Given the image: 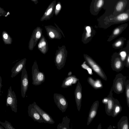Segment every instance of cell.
Instances as JSON below:
<instances>
[{
	"label": "cell",
	"instance_id": "6da1fadb",
	"mask_svg": "<svg viewBox=\"0 0 129 129\" xmlns=\"http://www.w3.org/2000/svg\"><path fill=\"white\" fill-rule=\"evenodd\" d=\"M68 51L64 45L58 46L56 51L54 57V62L58 70L63 68L66 62Z\"/></svg>",
	"mask_w": 129,
	"mask_h": 129
},
{
	"label": "cell",
	"instance_id": "7a4b0ae2",
	"mask_svg": "<svg viewBox=\"0 0 129 129\" xmlns=\"http://www.w3.org/2000/svg\"><path fill=\"white\" fill-rule=\"evenodd\" d=\"M32 84L35 85L41 84L44 82L45 77L44 73L39 71L37 62L35 61L32 67Z\"/></svg>",
	"mask_w": 129,
	"mask_h": 129
},
{
	"label": "cell",
	"instance_id": "3957f363",
	"mask_svg": "<svg viewBox=\"0 0 129 129\" xmlns=\"http://www.w3.org/2000/svg\"><path fill=\"white\" fill-rule=\"evenodd\" d=\"M126 78L123 76H116L114 80L112 88L114 92L119 94L122 93L125 89Z\"/></svg>",
	"mask_w": 129,
	"mask_h": 129
},
{
	"label": "cell",
	"instance_id": "277c9868",
	"mask_svg": "<svg viewBox=\"0 0 129 129\" xmlns=\"http://www.w3.org/2000/svg\"><path fill=\"white\" fill-rule=\"evenodd\" d=\"M17 100L15 94L12 91L11 86L8 89L6 100V105L7 107L10 106L12 111L15 113L17 112Z\"/></svg>",
	"mask_w": 129,
	"mask_h": 129
},
{
	"label": "cell",
	"instance_id": "5b68a950",
	"mask_svg": "<svg viewBox=\"0 0 129 129\" xmlns=\"http://www.w3.org/2000/svg\"><path fill=\"white\" fill-rule=\"evenodd\" d=\"M53 99L57 108L62 113L65 112L68 108V103L64 96L60 94L54 93Z\"/></svg>",
	"mask_w": 129,
	"mask_h": 129
},
{
	"label": "cell",
	"instance_id": "8992f818",
	"mask_svg": "<svg viewBox=\"0 0 129 129\" xmlns=\"http://www.w3.org/2000/svg\"><path fill=\"white\" fill-rule=\"evenodd\" d=\"M42 29L37 27L33 30L28 44V48L32 50L42 35Z\"/></svg>",
	"mask_w": 129,
	"mask_h": 129
},
{
	"label": "cell",
	"instance_id": "52a82bcc",
	"mask_svg": "<svg viewBox=\"0 0 129 129\" xmlns=\"http://www.w3.org/2000/svg\"><path fill=\"white\" fill-rule=\"evenodd\" d=\"M21 77V92L22 97L24 98L29 85L28 75L25 66L22 70Z\"/></svg>",
	"mask_w": 129,
	"mask_h": 129
},
{
	"label": "cell",
	"instance_id": "ba28073f",
	"mask_svg": "<svg viewBox=\"0 0 129 129\" xmlns=\"http://www.w3.org/2000/svg\"><path fill=\"white\" fill-rule=\"evenodd\" d=\"M113 91L112 87L109 94L106 97L107 98V102L104 104L106 113L109 116H111V113L114 105L118 101L117 99H114L113 97Z\"/></svg>",
	"mask_w": 129,
	"mask_h": 129
},
{
	"label": "cell",
	"instance_id": "9c48e42d",
	"mask_svg": "<svg viewBox=\"0 0 129 129\" xmlns=\"http://www.w3.org/2000/svg\"><path fill=\"white\" fill-rule=\"evenodd\" d=\"M32 104L35 108L46 122V123L52 124L54 123V121L52 117L48 113L41 108L36 102H34Z\"/></svg>",
	"mask_w": 129,
	"mask_h": 129
},
{
	"label": "cell",
	"instance_id": "30bf717a",
	"mask_svg": "<svg viewBox=\"0 0 129 129\" xmlns=\"http://www.w3.org/2000/svg\"><path fill=\"white\" fill-rule=\"evenodd\" d=\"M28 116L31 117L35 121L41 123H46V122L35 108L32 104H30L28 108Z\"/></svg>",
	"mask_w": 129,
	"mask_h": 129
},
{
	"label": "cell",
	"instance_id": "8fae6325",
	"mask_svg": "<svg viewBox=\"0 0 129 129\" xmlns=\"http://www.w3.org/2000/svg\"><path fill=\"white\" fill-rule=\"evenodd\" d=\"M85 58L93 70L103 79L106 81V76L99 66L89 57L86 56Z\"/></svg>",
	"mask_w": 129,
	"mask_h": 129
},
{
	"label": "cell",
	"instance_id": "7c38bea8",
	"mask_svg": "<svg viewBox=\"0 0 129 129\" xmlns=\"http://www.w3.org/2000/svg\"><path fill=\"white\" fill-rule=\"evenodd\" d=\"M82 87L80 82L78 81L74 91V95L77 107L79 111L81 106L82 98Z\"/></svg>",
	"mask_w": 129,
	"mask_h": 129
},
{
	"label": "cell",
	"instance_id": "4fadbf2b",
	"mask_svg": "<svg viewBox=\"0 0 129 129\" xmlns=\"http://www.w3.org/2000/svg\"><path fill=\"white\" fill-rule=\"evenodd\" d=\"M45 28L49 39H60L61 38V33L58 29L51 26L46 27Z\"/></svg>",
	"mask_w": 129,
	"mask_h": 129
},
{
	"label": "cell",
	"instance_id": "5bb4252c",
	"mask_svg": "<svg viewBox=\"0 0 129 129\" xmlns=\"http://www.w3.org/2000/svg\"><path fill=\"white\" fill-rule=\"evenodd\" d=\"M26 59L25 58L21 59L17 62L11 70L12 73L11 77H15L21 72L23 68L25 66Z\"/></svg>",
	"mask_w": 129,
	"mask_h": 129
},
{
	"label": "cell",
	"instance_id": "9a60e30c",
	"mask_svg": "<svg viewBox=\"0 0 129 129\" xmlns=\"http://www.w3.org/2000/svg\"><path fill=\"white\" fill-rule=\"evenodd\" d=\"M99 104V101H96L92 105L88 116L87 122V125H88L91 123L96 115Z\"/></svg>",
	"mask_w": 129,
	"mask_h": 129
},
{
	"label": "cell",
	"instance_id": "2e32d148",
	"mask_svg": "<svg viewBox=\"0 0 129 129\" xmlns=\"http://www.w3.org/2000/svg\"><path fill=\"white\" fill-rule=\"evenodd\" d=\"M38 49L42 54H45L48 50V44L47 41L43 35L40 38L38 45Z\"/></svg>",
	"mask_w": 129,
	"mask_h": 129
},
{
	"label": "cell",
	"instance_id": "e0dca14e",
	"mask_svg": "<svg viewBox=\"0 0 129 129\" xmlns=\"http://www.w3.org/2000/svg\"><path fill=\"white\" fill-rule=\"evenodd\" d=\"M79 79L74 75H71L66 77L63 81L61 87L66 88L76 84Z\"/></svg>",
	"mask_w": 129,
	"mask_h": 129
},
{
	"label": "cell",
	"instance_id": "ac0fdd59",
	"mask_svg": "<svg viewBox=\"0 0 129 129\" xmlns=\"http://www.w3.org/2000/svg\"><path fill=\"white\" fill-rule=\"evenodd\" d=\"M70 119L67 116L63 117L61 123L58 124L57 128L58 129H70Z\"/></svg>",
	"mask_w": 129,
	"mask_h": 129
},
{
	"label": "cell",
	"instance_id": "d6986e66",
	"mask_svg": "<svg viewBox=\"0 0 129 129\" xmlns=\"http://www.w3.org/2000/svg\"><path fill=\"white\" fill-rule=\"evenodd\" d=\"M87 80L88 83L95 89H100L103 87L102 82L99 79L94 80L92 78L89 77L88 78Z\"/></svg>",
	"mask_w": 129,
	"mask_h": 129
},
{
	"label": "cell",
	"instance_id": "ffe728a7",
	"mask_svg": "<svg viewBox=\"0 0 129 129\" xmlns=\"http://www.w3.org/2000/svg\"><path fill=\"white\" fill-rule=\"evenodd\" d=\"M118 129H128L129 125L127 117L122 116L117 124Z\"/></svg>",
	"mask_w": 129,
	"mask_h": 129
},
{
	"label": "cell",
	"instance_id": "44dd1931",
	"mask_svg": "<svg viewBox=\"0 0 129 129\" xmlns=\"http://www.w3.org/2000/svg\"><path fill=\"white\" fill-rule=\"evenodd\" d=\"M122 110V107L118 101L114 106L111 113V116L113 117H116L121 111Z\"/></svg>",
	"mask_w": 129,
	"mask_h": 129
},
{
	"label": "cell",
	"instance_id": "7402d4cb",
	"mask_svg": "<svg viewBox=\"0 0 129 129\" xmlns=\"http://www.w3.org/2000/svg\"><path fill=\"white\" fill-rule=\"evenodd\" d=\"M2 37L5 44H11L12 42V38L6 31H3L2 33Z\"/></svg>",
	"mask_w": 129,
	"mask_h": 129
},
{
	"label": "cell",
	"instance_id": "603a6c76",
	"mask_svg": "<svg viewBox=\"0 0 129 129\" xmlns=\"http://www.w3.org/2000/svg\"><path fill=\"white\" fill-rule=\"evenodd\" d=\"M125 94L127 105L129 107V81H126L125 84Z\"/></svg>",
	"mask_w": 129,
	"mask_h": 129
},
{
	"label": "cell",
	"instance_id": "cb8c5ba5",
	"mask_svg": "<svg viewBox=\"0 0 129 129\" xmlns=\"http://www.w3.org/2000/svg\"><path fill=\"white\" fill-rule=\"evenodd\" d=\"M0 124L5 129H15L12 125L11 123L6 120L4 122H3L0 121Z\"/></svg>",
	"mask_w": 129,
	"mask_h": 129
},
{
	"label": "cell",
	"instance_id": "d4e9b609",
	"mask_svg": "<svg viewBox=\"0 0 129 129\" xmlns=\"http://www.w3.org/2000/svg\"><path fill=\"white\" fill-rule=\"evenodd\" d=\"M128 17L127 14L124 13L118 15L117 17V19L119 21H123L126 20Z\"/></svg>",
	"mask_w": 129,
	"mask_h": 129
},
{
	"label": "cell",
	"instance_id": "484cf974",
	"mask_svg": "<svg viewBox=\"0 0 129 129\" xmlns=\"http://www.w3.org/2000/svg\"><path fill=\"white\" fill-rule=\"evenodd\" d=\"M10 14L9 12H6L3 8L0 7V16L4 17H7Z\"/></svg>",
	"mask_w": 129,
	"mask_h": 129
},
{
	"label": "cell",
	"instance_id": "4316f807",
	"mask_svg": "<svg viewBox=\"0 0 129 129\" xmlns=\"http://www.w3.org/2000/svg\"><path fill=\"white\" fill-rule=\"evenodd\" d=\"M123 5L124 3L122 2H118L116 7V10L118 11H120L122 9Z\"/></svg>",
	"mask_w": 129,
	"mask_h": 129
},
{
	"label": "cell",
	"instance_id": "83f0119b",
	"mask_svg": "<svg viewBox=\"0 0 129 129\" xmlns=\"http://www.w3.org/2000/svg\"><path fill=\"white\" fill-rule=\"evenodd\" d=\"M121 62L119 59L116 60L114 63L115 68L117 69H119L121 68Z\"/></svg>",
	"mask_w": 129,
	"mask_h": 129
},
{
	"label": "cell",
	"instance_id": "f1b7e54d",
	"mask_svg": "<svg viewBox=\"0 0 129 129\" xmlns=\"http://www.w3.org/2000/svg\"><path fill=\"white\" fill-rule=\"evenodd\" d=\"M86 34L85 38L87 39L91 36V29L90 27L89 26H87L86 27Z\"/></svg>",
	"mask_w": 129,
	"mask_h": 129
},
{
	"label": "cell",
	"instance_id": "f546056e",
	"mask_svg": "<svg viewBox=\"0 0 129 129\" xmlns=\"http://www.w3.org/2000/svg\"><path fill=\"white\" fill-rule=\"evenodd\" d=\"M103 3V0H99L96 4V6L97 8H100L102 5Z\"/></svg>",
	"mask_w": 129,
	"mask_h": 129
},
{
	"label": "cell",
	"instance_id": "4dcf8cb0",
	"mask_svg": "<svg viewBox=\"0 0 129 129\" xmlns=\"http://www.w3.org/2000/svg\"><path fill=\"white\" fill-rule=\"evenodd\" d=\"M121 59L122 60H124L125 59L126 56V53L124 51L121 52L120 53Z\"/></svg>",
	"mask_w": 129,
	"mask_h": 129
},
{
	"label": "cell",
	"instance_id": "1f68e13d",
	"mask_svg": "<svg viewBox=\"0 0 129 129\" xmlns=\"http://www.w3.org/2000/svg\"><path fill=\"white\" fill-rule=\"evenodd\" d=\"M120 31V30L119 28H117L114 30L113 34L114 35H118Z\"/></svg>",
	"mask_w": 129,
	"mask_h": 129
},
{
	"label": "cell",
	"instance_id": "d6a6232c",
	"mask_svg": "<svg viewBox=\"0 0 129 129\" xmlns=\"http://www.w3.org/2000/svg\"><path fill=\"white\" fill-rule=\"evenodd\" d=\"M122 42L121 41H119L116 42L115 44V46L116 47H119L122 44Z\"/></svg>",
	"mask_w": 129,
	"mask_h": 129
},
{
	"label": "cell",
	"instance_id": "836d02e7",
	"mask_svg": "<svg viewBox=\"0 0 129 129\" xmlns=\"http://www.w3.org/2000/svg\"><path fill=\"white\" fill-rule=\"evenodd\" d=\"M85 62H84L81 65L82 67L85 69H87L89 67L85 64Z\"/></svg>",
	"mask_w": 129,
	"mask_h": 129
},
{
	"label": "cell",
	"instance_id": "e575fe53",
	"mask_svg": "<svg viewBox=\"0 0 129 129\" xmlns=\"http://www.w3.org/2000/svg\"><path fill=\"white\" fill-rule=\"evenodd\" d=\"M86 70H87L88 73L90 75H92V74L91 69L89 67L87 68Z\"/></svg>",
	"mask_w": 129,
	"mask_h": 129
},
{
	"label": "cell",
	"instance_id": "d590c367",
	"mask_svg": "<svg viewBox=\"0 0 129 129\" xmlns=\"http://www.w3.org/2000/svg\"><path fill=\"white\" fill-rule=\"evenodd\" d=\"M2 79L1 77V76H0V93H1V88L3 86V85L2 84Z\"/></svg>",
	"mask_w": 129,
	"mask_h": 129
},
{
	"label": "cell",
	"instance_id": "8d00e7d4",
	"mask_svg": "<svg viewBox=\"0 0 129 129\" xmlns=\"http://www.w3.org/2000/svg\"><path fill=\"white\" fill-rule=\"evenodd\" d=\"M61 8V6L59 4L57 5L56 6V9L58 10H59Z\"/></svg>",
	"mask_w": 129,
	"mask_h": 129
},
{
	"label": "cell",
	"instance_id": "74e56055",
	"mask_svg": "<svg viewBox=\"0 0 129 129\" xmlns=\"http://www.w3.org/2000/svg\"><path fill=\"white\" fill-rule=\"evenodd\" d=\"M52 10V8H51L50 9H49L47 11V15H49L51 12Z\"/></svg>",
	"mask_w": 129,
	"mask_h": 129
},
{
	"label": "cell",
	"instance_id": "f35d334b",
	"mask_svg": "<svg viewBox=\"0 0 129 129\" xmlns=\"http://www.w3.org/2000/svg\"><path fill=\"white\" fill-rule=\"evenodd\" d=\"M72 72L71 71H70L69 72L68 74V76H70L71 75H72Z\"/></svg>",
	"mask_w": 129,
	"mask_h": 129
},
{
	"label": "cell",
	"instance_id": "ab89813d",
	"mask_svg": "<svg viewBox=\"0 0 129 129\" xmlns=\"http://www.w3.org/2000/svg\"><path fill=\"white\" fill-rule=\"evenodd\" d=\"M5 129L3 126L0 125V129Z\"/></svg>",
	"mask_w": 129,
	"mask_h": 129
},
{
	"label": "cell",
	"instance_id": "60d3db41",
	"mask_svg": "<svg viewBox=\"0 0 129 129\" xmlns=\"http://www.w3.org/2000/svg\"><path fill=\"white\" fill-rule=\"evenodd\" d=\"M127 62H128V63H129V57L128 56V58H127Z\"/></svg>",
	"mask_w": 129,
	"mask_h": 129
}]
</instances>
